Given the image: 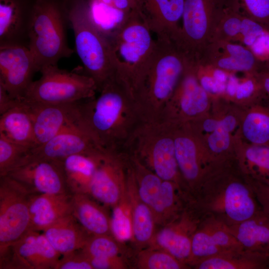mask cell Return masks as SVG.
<instances>
[{
	"instance_id": "obj_1",
	"label": "cell",
	"mask_w": 269,
	"mask_h": 269,
	"mask_svg": "<svg viewBox=\"0 0 269 269\" xmlns=\"http://www.w3.org/2000/svg\"><path fill=\"white\" fill-rule=\"evenodd\" d=\"M98 97L80 103V126L102 149L123 151L143 122L134 97L116 75Z\"/></svg>"
},
{
	"instance_id": "obj_2",
	"label": "cell",
	"mask_w": 269,
	"mask_h": 269,
	"mask_svg": "<svg viewBox=\"0 0 269 269\" xmlns=\"http://www.w3.org/2000/svg\"><path fill=\"white\" fill-rule=\"evenodd\" d=\"M193 202L204 216L228 225L248 219L263 210L235 157L222 162L212 172Z\"/></svg>"
},
{
	"instance_id": "obj_3",
	"label": "cell",
	"mask_w": 269,
	"mask_h": 269,
	"mask_svg": "<svg viewBox=\"0 0 269 269\" xmlns=\"http://www.w3.org/2000/svg\"><path fill=\"white\" fill-rule=\"evenodd\" d=\"M155 41L148 70L134 96L143 122L160 121L189 59L175 42L157 38Z\"/></svg>"
},
{
	"instance_id": "obj_4",
	"label": "cell",
	"mask_w": 269,
	"mask_h": 269,
	"mask_svg": "<svg viewBox=\"0 0 269 269\" xmlns=\"http://www.w3.org/2000/svg\"><path fill=\"white\" fill-rule=\"evenodd\" d=\"M136 10L109 40L115 60L116 76L134 97L148 70L156 41Z\"/></svg>"
},
{
	"instance_id": "obj_5",
	"label": "cell",
	"mask_w": 269,
	"mask_h": 269,
	"mask_svg": "<svg viewBox=\"0 0 269 269\" xmlns=\"http://www.w3.org/2000/svg\"><path fill=\"white\" fill-rule=\"evenodd\" d=\"M85 73L99 92L116 75L112 47L91 20L83 0H62Z\"/></svg>"
},
{
	"instance_id": "obj_6",
	"label": "cell",
	"mask_w": 269,
	"mask_h": 269,
	"mask_svg": "<svg viewBox=\"0 0 269 269\" xmlns=\"http://www.w3.org/2000/svg\"><path fill=\"white\" fill-rule=\"evenodd\" d=\"M69 20L62 0H37L29 31L28 47L40 70L57 65L74 53L68 43Z\"/></svg>"
},
{
	"instance_id": "obj_7",
	"label": "cell",
	"mask_w": 269,
	"mask_h": 269,
	"mask_svg": "<svg viewBox=\"0 0 269 269\" xmlns=\"http://www.w3.org/2000/svg\"><path fill=\"white\" fill-rule=\"evenodd\" d=\"M123 151L162 180L173 181L184 189L175 156L172 125L161 121L142 122Z\"/></svg>"
},
{
	"instance_id": "obj_8",
	"label": "cell",
	"mask_w": 269,
	"mask_h": 269,
	"mask_svg": "<svg viewBox=\"0 0 269 269\" xmlns=\"http://www.w3.org/2000/svg\"><path fill=\"white\" fill-rule=\"evenodd\" d=\"M40 78L33 81L23 100L45 104L77 102L94 98L97 87L85 74L70 72L57 65L43 67Z\"/></svg>"
},
{
	"instance_id": "obj_9",
	"label": "cell",
	"mask_w": 269,
	"mask_h": 269,
	"mask_svg": "<svg viewBox=\"0 0 269 269\" xmlns=\"http://www.w3.org/2000/svg\"><path fill=\"white\" fill-rule=\"evenodd\" d=\"M228 0H185L177 44L198 60L212 41Z\"/></svg>"
},
{
	"instance_id": "obj_10",
	"label": "cell",
	"mask_w": 269,
	"mask_h": 269,
	"mask_svg": "<svg viewBox=\"0 0 269 269\" xmlns=\"http://www.w3.org/2000/svg\"><path fill=\"white\" fill-rule=\"evenodd\" d=\"M172 125L179 171L185 191L193 199L205 180L223 161L208 153L186 124Z\"/></svg>"
},
{
	"instance_id": "obj_11",
	"label": "cell",
	"mask_w": 269,
	"mask_h": 269,
	"mask_svg": "<svg viewBox=\"0 0 269 269\" xmlns=\"http://www.w3.org/2000/svg\"><path fill=\"white\" fill-rule=\"evenodd\" d=\"M32 194L10 176L0 177V257L30 230Z\"/></svg>"
},
{
	"instance_id": "obj_12",
	"label": "cell",
	"mask_w": 269,
	"mask_h": 269,
	"mask_svg": "<svg viewBox=\"0 0 269 269\" xmlns=\"http://www.w3.org/2000/svg\"><path fill=\"white\" fill-rule=\"evenodd\" d=\"M196 64V60L189 58L184 73L163 110L161 121L182 124L210 111L213 100L199 81Z\"/></svg>"
},
{
	"instance_id": "obj_13",
	"label": "cell",
	"mask_w": 269,
	"mask_h": 269,
	"mask_svg": "<svg viewBox=\"0 0 269 269\" xmlns=\"http://www.w3.org/2000/svg\"><path fill=\"white\" fill-rule=\"evenodd\" d=\"M128 165L126 153L103 150L99 156L88 194L106 206L117 205L126 195Z\"/></svg>"
},
{
	"instance_id": "obj_14",
	"label": "cell",
	"mask_w": 269,
	"mask_h": 269,
	"mask_svg": "<svg viewBox=\"0 0 269 269\" xmlns=\"http://www.w3.org/2000/svg\"><path fill=\"white\" fill-rule=\"evenodd\" d=\"M37 72L38 68L27 46H0V85L13 99L23 100Z\"/></svg>"
},
{
	"instance_id": "obj_15",
	"label": "cell",
	"mask_w": 269,
	"mask_h": 269,
	"mask_svg": "<svg viewBox=\"0 0 269 269\" xmlns=\"http://www.w3.org/2000/svg\"><path fill=\"white\" fill-rule=\"evenodd\" d=\"M204 216L190 202L178 218L155 232L149 246L162 249L189 266L192 238Z\"/></svg>"
},
{
	"instance_id": "obj_16",
	"label": "cell",
	"mask_w": 269,
	"mask_h": 269,
	"mask_svg": "<svg viewBox=\"0 0 269 269\" xmlns=\"http://www.w3.org/2000/svg\"><path fill=\"white\" fill-rule=\"evenodd\" d=\"M7 175L33 193H71L66 183L62 161L34 158L30 154L22 164Z\"/></svg>"
},
{
	"instance_id": "obj_17",
	"label": "cell",
	"mask_w": 269,
	"mask_h": 269,
	"mask_svg": "<svg viewBox=\"0 0 269 269\" xmlns=\"http://www.w3.org/2000/svg\"><path fill=\"white\" fill-rule=\"evenodd\" d=\"M198 62L233 74H255L264 68V61L248 47L238 42L223 40L211 41Z\"/></svg>"
},
{
	"instance_id": "obj_18",
	"label": "cell",
	"mask_w": 269,
	"mask_h": 269,
	"mask_svg": "<svg viewBox=\"0 0 269 269\" xmlns=\"http://www.w3.org/2000/svg\"><path fill=\"white\" fill-rule=\"evenodd\" d=\"M23 101L32 118L35 147L44 143L67 128L80 126L81 101L45 104Z\"/></svg>"
},
{
	"instance_id": "obj_19",
	"label": "cell",
	"mask_w": 269,
	"mask_h": 269,
	"mask_svg": "<svg viewBox=\"0 0 269 269\" xmlns=\"http://www.w3.org/2000/svg\"><path fill=\"white\" fill-rule=\"evenodd\" d=\"M185 0H136L137 10L156 38L175 42Z\"/></svg>"
},
{
	"instance_id": "obj_20",
	"label": "cell",
	"mask_w": 269,
	"mask_h": 269,
	"mask_svg": "<svg viewBox=\"0 0 269 269\" xmlns=\"http://www.w3.org/2000/svg\"><path fill=\"white\" fill-rule=\"evenodd\" d=\"M102 150L80 126H74L31 148L30 155L36 158L62 161L72 155L95 154Z\"/></svg>"
},
{
	"instance_id": "obj_21",
	"label": "cell",
	"mask_w": 269,
	"mask_h": 269,
	"mask_svg": "<svg viewBox=\"0 0 269 269\" xmlns=\"http://www.w3.org/2000/svg\"><path fill=\"white\" fill-rule=\"evenodd\" d=\"M193 256L201 260L244 250L227 225L210 216H204L192 241Z\"/></svg>"
},
{
	"instance_id": "obj_22",
	"label": "cell",
	"mask_w": 269,
	"mask_h": 269,
	"mask_svg": "<svg viewBox=\"0 0 269 269\" xmlns=\"http://www.w3.org/2000/svg\"><path fill=\"white\" fill-rule=\"evenodd\" d=\"M208 153L219 161L235 157L238 138L234 136L211 112L184 123Z\"/></svg>"
},
{
	"instance_id": "obj_23",
	"label": "cell",
	"mask_w": 269,
	"mask_h": 269,
	"mask_svg": "<svg viewBox=\"0 0 269 269\" xmlns=\"http://www.w3.org/2000/svg\"><path fill=\"white\" fill-rule=\"evenodd\" d=\"M36 1L0 0V46L28 47L29 28Z\"/></svg>"
},
{
	"instance_id": "obj_24",
	"label": "cell",
	"mask_w": 269,
	"mask_h": 269,
	"mask_svg": "<svg viewBox=\"0 0 269 269\" xmlns=\"http://www.w3.org/2000/svg\"><path fill=\"white\" fill-rule=\"evenodd\" d=\"M83 0L92 22L108 41L137 10L136 0Z\"/></svg>"
},
{
	"instance_id": "obj_25",
	"label": "cell",
	"mask_w": 269,
	"mask_h": 269,
	"mask_svg": "<svg viewBox=\"0 0 269 269\" xmlns=\"http://www.w3.org/2000/svg\"><path fill=\"white\" fill-rule=\"evenodd\" d=\"M126 195L132 227V239L138 246H149L155 233V223L150 208L140 198L134 173L129 160Z\"/></svg>"
},
{
	"instance_id": "obj_26",
	"label": "cell",
	"mask_w": 269,
	"mask_h": 269,
	"mask_svg": "<svg viewBox=\"0 0 269 269\" xmlns=\"http://www.w3.org/2000/svg\"><path fill=\"white\" fill-rule=\"evenodd\" d=\"M72 195L32 194L29 201L30 230L43 231L61 219L72 214Z\"/></svg>"
},
{
	"instance_id": "obj_27",
	"label": "cell",
	"mask_w": 269,
	"mask_h": 269,
	"mask_svg": "<svg viewBox=\"0 0 269 269\" xmlns=\"http://www.w3.org/2000/svg\"><path fill=\"white\" fill-rule=\"evenodd\" d=\"M227 225L244 250L269 257V216L263 210L248 219Z\"/></svg>"
},
{
	"instance_id": "obj_28",
	"label": "cell",
	"mask_w": 269,
	"mask_h": 269,
	"mask_svg": "<svg viewBox=\"0 0 269 269\" xmlns=\"http://www.w3.org/2000/svg\"><path fill=\"white\" fill-rule=\"evenodd\" d=\"M43 233L61 256L82 249L92 235L73 214L58 220Z\"/></svg>"
},
{
	"instance_id": "obj_29",
	"label": "cell",
	"mask_w": 269,
	"mask_h": 269,
	"mask_svg": "<svg viewBox=\"0 0 269 269\" xmlns=\"http://www.w3.org/2000/svg\"><path fill=\"white\" fill-rule=\"evenodd\" d=\"M0 135L21 145L35 147L32 118L23 100L0 115Z\"/></svg>"
},
{
	"instance_id": "obj_30",
	"label": "cell",
	"mask_w": 269,
	"mask_h": 269,
	"mask_svg": "<svg viewBox=\"0 0 269 269\" xmlns=\"http://www.w3.org/2000/svg\"><path fill=\"white\" fill-rule=\"evenodd\" d=\"M235 156L240 169L246 176L269 185V145L251 144L239 138Z\"/></svg>"
},
{
	"instance_id": "obj_31",
	"label": "cell",
	"mask_w": 269,
	"mask_h": 269,
	"mask_svg": "<svg viewBox=\"0 0 269 269\" xmlns=\"http://www.w3.org/2000/svg\"><path fill=\"white\" fill-rule=\"evenodd\" d=\"M192 201L177 183L162 180L158 197L150 208L155 224L162 227L178 218Z\"/></svg>"
},
{
	"instance_id": "obj_32",
	"label": "cell",
	"mask_w": 269,
	"mask_h": 269,
	"mask_svg": "<svg viewBox=\"0 0 269 269\" xmlns=\"http://www.w3.org/2000/svg\"><path fill=\"white\" fill-rule=\"evenodd\" d=\"M72 214L90 234L112 235L111 217L88 194H73Z\"/></svg>"
},
{
	"instance_id": "obj_33",
	"label": "cell",
	"mask_w": 269,
	"mask_h": 269,
	"mask_svg": "<svg viewBox=\"0 0 269 269\" xmlns=\"http://www.w3.org/2000/svg\"><path fill=\"white\" fill-rule=\"evenodd\" d=\"M240 138L251 144L269 145V103L266 99L243 107Z\"/></svg>"
},
{
	"instance_id": "obj_34",
	"label": "cell",
	"mask_w": 269,
	"mask_h": 269,
	"mask_svg": "<svg viewBox=\"0 0 269 269\" xmlns=\"http://www.w3.org/2000/svg\"><path fill=\"white\" fill-rule=\"evenodd\" d=\"M102 151L95 154H74L62 161L66 183L72 194H88L98 157Z\"/></svg>"
},
{
	"instance_id": "obj_35",
	"label": "cell",
	"mask_w": 269,
	"mask_h": 269,
	"mask_svg": "<svg viewBox=\"0 0 269 269\" xmlns=\"http://www.w3.org/2000/svg\"><path fill=\"white\" fill-rule=\"evenodd\" d=\"M196 269H267L269 257L241 250L202 259L193 265Z\"/></svg>"
},
{
	"instance_id": "obj_36",
	"label": "cell",
	"mask_w": 269,
	"mask_h": 269,
	"mask_svg": "<svg viewBox=\"0 0 269 269\" xmlns=\"http://www.w3.org/2000/svg\"><path fill=\"white\" fill-rule=\"evenodd\" d=\"M242 107H246L266 99L255 74H245L238 78L232 74L222 98Z\"/></svg>"
},
{
	"instance_id": "obj_37",
	"label": "cell",
	"mask_w": 269,
	"mask_h": 269,
	"mask_svg": "<svg viewBox=\"0 0 269 269\" xmlns=\"http://www.w3.org/2000/svg\"><path fill=\"white\" fill-rule=\"evenodd\" d=\"M128 156L135 176L138 195L151 208L158 197L163 180L135 158Z\"/></svg>"
},
{
	"instance_id": "obj_38",
	"label": "cell",
	"mask_w": 269,
	"mask_h": 269,
	"mask_svg": "<svg viewBox=\"0 0 269 269\" xmlns=\"http://www.w3.org/2000/svg\"><path fill=\"white\" fill-rule=\"evenodd\" d=\"M135 267L139 269H186L191 267L167 252L148 246L136 257Z\"/></svg>"
},
{
	"instance_id": "obj_39",
	"label": "cell",
	"mask_w": 269,
	"mask_h": 269,
	"mask_svg": "<svg viewBox=\"0 0 269 269\" xmlns=\"http://www.w3.org/2000/svg\"><path fill=\"white\" fill-rule=\"evenodd\" d=\"M247 18L235 10L227 2L212 41L223 40L241 44Z\"/></svg>"
},
{
	"instance_id": "obj_40",
	"label": "cell",
	"mask_w": 269,
	"mask_h": 269,
	"mask_svg": "<svg viewBox=\"0 0 269 269\" xmlns=\"http://www.w3.org/2000/svg\"><path fill=\"white\" fill-rule=\"evenodd\" d=\"M196 72L202 87L212 100L222 98L232 73L196 62Z\"/></svg>"
},
{
	"instance_id": "obj_41",
	"label": "cell",
	"mask_w": 269,
	"mask_h": 269,
	"mask_svg": "<svg viewBox=\"0 0 269 269\" xmlns=\"http://www.w3.org/2000/svg\"><path fill=\"white\" fill-rule=\"evenodd\" d=\"M31 149L0 135V177L7 175L23 163L30 155Z\"/></svg>"
},
{
	"instance_id": "obj_42",
	"label": "cell",
	"mask_w": 269,
	"mask_h": 269,
	"mask_svg": "<svg viewBox=\"0 0 269 269\" xmlns=\"http://www.w3.org/2000/svg\"><path fill=\"white\" fill-rule=\"evenodd\" d=\"M120 242L109 235H91L81 249L87 258L110 259L122 257Z\"/></svg>"
},
{
	"instance_id": "obj_43",
	"label": "cell",
	"mask_w": 269,
	"mask_h": 269,
	"mask_svg": "<svg viewBox=\"0 0 269 269\" xmlns=\"http://www.w3.org/2000/svg\"><path fill=\"white\" fill-rule=\"evenodd\" d=\"M111 229L113 237L120 242L132 238L131 212L127 195L119 204L113 207Z\"/></svg>"
},
{
	"instance_id": "obj_44",
	"label": "cell",
	"mask_w": 269,
	"mask_h": 269,
	"mask_svg": "<svg viewBox=\"0 0 269 269\" xmlns=\"http://www.w3.org/2000/svg\"><path fill=\"white\" fill-rule=\"evenodd\" d=\"M237 12L269 30V0H228Z\"/></svg>"
},
{
	"instance_id": "obj_45",
	"label": "cell",
	"mask_w": 269,
	"mask_h": 269,
	"mask_svg": "<svg viewBox=\"0 0 269 269\" xmlns=\"http://www.w3.org/2000/svg\"><path fill=\"white\" fill-rule=\"evenodd\" d=\"M54 269H93L81 249L61 256Z\"/></svg>"
},
{
	"instance_id": "obj_46",
	"label": "cell",
	"mask_w": 269,
	"mask_h": 269,
	"mask_svg": "<svg viewBox=\"0 0 269 269\" xmlns=\"http://www.w3.org/2000/svg\"><path fill=\"white\" fill-rule=\"evenodd\" d=\"M247 178L263 211L269 216V185Z\"/></svg>"
},
{
	"instance_id": "obj_47",
	"label": "cell",
	"mask_w": 269,
	"mask_h": 269,
	"mask_svg": "<svg viewBox=\"0 0 269 269\" xmlns=\"http://www.w3.org/2000/svg\"><path fill=\"white\" fill-rule=\"evenodd\" d=\"M93 269H124L127 263L122 257L110 259L88 258Z\"/></svg>"
},
{
	"instance_id": "obj_48",
	"label": "cell",
	"mask_w": 269,
	"mask_h": 269,
	"mask_svg": "<svg viewBox=\"0 0 269 269\" xmlns=\"http://www.w3.org/2000/svg\"><path fill=\"white\" fill-rule=\"evenodd\" d=\"M13 99L6 90L0 85V115L15 107L19 102Z\"/></svg>"
},
{
	"instance_id": "obj_49",
	"label": "cell",
	"mask_w": 269,
	"mask_h": 269,
	"mask_svg": "<svg viewBox=\"0 0 269 269\" xmlns=\"http://www.w3.org/2000/svg\"><path fill=\"white\" fill-rule=\"evenodd\" d=\"M266 100L269 103V71L264 68L256 74Z\"/></svg>"
},
{
	"instance_id": "obj_50",
	"label": "cell",
	"mask_w": 269,
	"mask_h": 269,
	"mask_svg": "<svg viewBox=\"0 0 269 269\" xmlns=\"http://www.w3.org/2000/svg\"><path fill=\"white\" fill-rule=\"evenodd\" d=\"M264 68L269 71V59L264 61Z\"/></svg>"
}]
</instances>
